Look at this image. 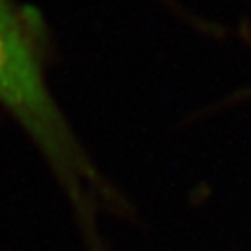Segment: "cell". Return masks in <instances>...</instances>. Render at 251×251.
<instances>
[{"mask_svg": "<svg viewBox=\"0 0 251 251\" xmlns=\"http://www.w3.org/2000/svg\"><path fill=\"white\" fill-rule=\"evenodd\" d=\"M0 105L44 154L95 241L93 214L103 182L48 87L44 20L16 0H0Z\"/></svg>", "mask_w": 251, "mask_h": 251, "instance_id": "obj_1", "label": "cell"}]
</instances>
